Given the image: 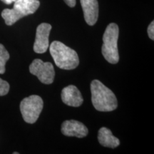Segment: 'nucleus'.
<instances>
[{
    "mask_svg": "<svg viewBox=\"0 0 154 154\" xmlns=\"http://www.w3.org/2000/svg\"><path fill=\"white\" fill-rule=\"evenodd\" d=\"M29 72L37 76L38 80L44 84H52L54 80V69L52 63L50 62H44L38 59H34L29 66Z\"/></svg>",
    "mask_w": 154,
    "mask_h": 154,
    "instance_id": "obj_6",
    "label": "nucleus"
},
{
    "mask_svg": "<svg viewBox=\"0 0 154 154\" xmlns=\"http://www.w3.org/2000/svg\"><path fill=\"white\" fill-rule=\"evenodd\" d=\"M119 29L115 23H111L107 26L103 36V46L101 52L108 62L117 63L119 61L118 51V38Z\"/></svg>",
    "mask_w": 154,
    "mask_h": 154,
    "instance_id": "obj_4",
    "label": "nucleus"
},
{
    "mask_svg": "<svg viewBox=\"0 0 154 154\" xmlns=\"http://www.w3.org/2000/svg\"><path fill=\"white\" fill-rule=\"evenodd\" d=\"M49 51L59 68L72 70L79 66V59L76 51L67 47L62 42H53L49 47Z\"/></svg>",
    "mask_w": 154,
    "mask_h": 154,
    "instance_id": "obj_2",
    "label": "nucleus"
},
{
    "mask_svg": "<svg viewBox=\"0 0 154 154\" xmlns=\"http://www.w3.org/2000/svg\"><path fill=\"white\" fill-rule=\"evenodd\" d=\"M98 140L101 146L115 149L120 144L119 138L113 136L112 132L106 127H102L98 133Z\"/></svg>",
    "mask_w": 154,
    "mask_h": 154,
    "instance_id": "obj_11",
    "label": "nucleus"
},
{
    "mask_svg": "<svg viewBox=\"0 0 154 154\" xmlns=\"http://www.w3.org/2000/svg\"><path fill=\"white\" fill-rule=\"evenodd\" d=\"M69 7H74L76 5V0H63Z\"/></svg>",
    "mask_w": 154,
    "mask_h": 154,
    "instance_id": "obj_15",
    "label": "nucleus"
},
{
    "mask_svg": "<svg viewBox=\"0 0 154 154\" xmlns=\"http://www.w3.org/2000/svg\"><path fill=\"white\" fill-rule=\"evenodd\" d=\"M44 106L43 100L39 96L32 95L20 103V111L24 121L34 124L39 117Z\"/></svg>",
    "mask_w": 154,
    "mask_h": 154,
    "instance_id": "obj_5",
    "label": "nucleus"
},
{
    "mask_svg": "<svg viewBox=\"0 0 154 154\" xmlns=\"http://www.w3.org/2000/svg\"><path fill=\"white\" fill-rule=\"evenodd\" d=\"M91 92L92 103L97 111H112L118 106L115 94L100 81H92Z\"/></svg>",
    "mask_w": 154,
    "mask_h": 154,
    "instance_id": "obj_1",
    "label": "nucleus"
},
{
    "mask_svg": "<svg viewBox=\"0 0 154 154\" xmlns=\"http://www.w3.org/2000/svg\"><path fill=\"white\" fill-rule=\"evenodd\" d=\"M14 154H18L19 153H17V152H14V153H13Z\"/></svg>",
    "mask_w": 154,
    "mask_h": 154,
    "instance_id": "obj_17",
    "label": "nucleus"
},
{
    "mask_svg": "<svg viewBox=\"0 0 154 154\" xmlns=\"http://www.w3.org/2000/svg\"><path fill=\"white\" fill-rule=\"evenodd\" d=\"M86 22L93 26L99 18V3L97 0H80Z\"/></svg>",
    "mask_w": 154,
    "mask_h": 154,
    "instance_id": "obj_10",
    "label": "nucleus"
},
{
    "mask_svg": "<svg viewBox=\"0 0 154 154\" xmlns=\"http://www.w3.org/2000/svg\"><path fill=\"white\" fill-rule=\"evenodd\" d=\"M1 1L3 2L6 5H11V3H14L17 0H1Z\"/></svg>",
    "mask_w": 154,
    "mask_h": 154,
    "instance_id": "obj_16",
    "label": "nucleus"
},
{
    "mask_svg": "<svg viewBox=\"0 0 154 154\" xmlns=\"http://www.w3.org/2000/svg\"><path fill=\"white\" fill-rule=\"evenodd\" d=\"M148 34L151 40H154V22H151L147 29Z\"/></svg>",
    "mask_w": 154,
    "mask_h": 154,
    "instance_id": "obj_14",
    "label": "nucleus"
},
{
    "mask_svg": "<svg viewBox=\"0 0 154 154\" xmlns=\"http://www.w3.org/2000/svg\"><path fill=\"white\" fill-rule=\"evenodd\" d=\"M9 59V54L2 44H0V74H5V65Z\"/></svg>",
    "mask_w": 154,
    "mask_h": 154,
    "instance_id": "obj_12",
    "label": "nucleus"
},
{
    "mask_svg": "<svg viewBox=\"0 0 154 154\" xmlns=\"http://www.w3.org/2000/svg\"><path fill=\"white\" fill-rule=\"evenodd\" d=\"M40 6L38 0H17L13 9H5L2 12V17L5 24L11 26L22 17L34 14Z\"/></svg>",
    "mask_w": 154,
    "mask_h": 154,
    "instance_id": "obj_3",
    "label": "nucleus"
},
{
    "mask_svg": "<svg viewBox=\"0 0 154 154\" xmlns=\"http://www.w3.org/2000/svg\"><path fill=\"white\" fill-rule=\"evenodd\" d=\"M51 30V24L42 23L36 28L34 51L37 54H43L47 51L49 46V36Z\"/></svg>",
    "mask_w": 154,
    "mask_h": 154,
    "instance_id": "obj_7",
    "label": "nucleus"
},
{
    "mask_svg": "<svg viewBox=\"0 0 154 154\" xmlns=\"http://www.w3.org/2000/svg\"><path fill=\"white\" fill-rule=\"evenodd\" d=\"M9 91V84L6 81L0 78V96H5Z\"/></svg>",
    "mask_w": 154,
    "mask_h": 154,
    "instance_id": "obj_13",
    "label": "nucleus"
},
{
    "mask_svg": "<svg viewBox=\"0 0 154 154\" xmlns=\"http://www.w3.org/2000/svg\"><path fill=\"white\" fill-rule=\"evenodd\" d=\"M61 133L66 136L84 138L88 135V128L82 123L76 120L65 121L61 125Z\"/></svg>",
    "mask_w": 154,
    "mask_h": 154,
    "instance_id": "obj_8",
    "label": "nucleus"
},
{
    "mask_svg": "<svg viewBox=\"0 0 154 154\" xmlns=\"http://www.w3.org/2000/svg\"><path fill=\"white\" fill-rule=\"evenodd\" d=\"M61 99L65 104L73 107L80 106L84 101L80 91L74 85H69L63 88Z\"/></svg>",
    "mask_w": 154,
    "mask_h": 154,
    "instance_id": "obj_9",
    "label": "nucleus"
}]
</instances>
